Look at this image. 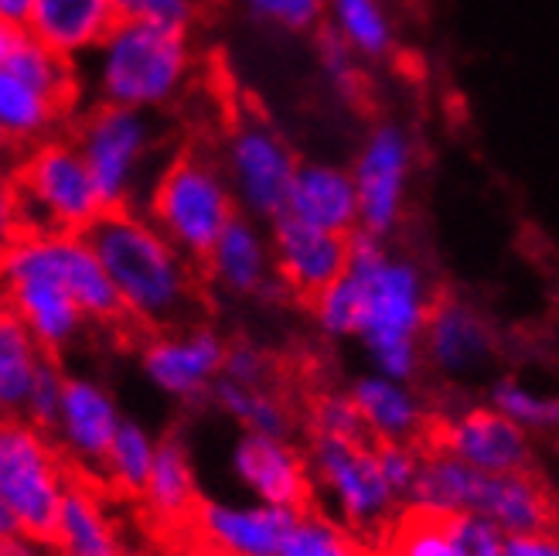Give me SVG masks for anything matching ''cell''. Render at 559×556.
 I'll return each mask as SVG.
<instances>
[{
  "label": "cell",
  "mask_w": 559,
  "mask_h": 556,
  "mask_svg": "<svg viewBox=\"0 0 559 556\" xmlns=\"http://www.w3.org/2000/svg\"><path fill=\"white\" fill-rule=\"evenodd\" d=\"M199 72L191 27L154 21H117L109 35L79 62L82 93L93 103L157 117L178 103Z\"/></svg>",
  "instance_id": "obj_1"
},
{
  "label": "cell",
  "mask_w": 559,
  "mask_h": 556,
  "mask_svg": "<svg viewBox=\"0 0 559 556\" xmlns=\"http://www.w3.org/2000/svg\"><path fill=\"white\" fill-rule=\"evenodd\" d=\"M123 318L151 328H171L199 297L194 263L167 242V236L136 209L106 212L86 233Z\"/></svg>",
  "instance_id": "obj_2"
},
{
  "label": "cell",
  "mask_w": 559,
  "mask_h": 556,
  "mask_svg": "<svg viewBox=\"0 0 559 556\" xmlns=\"http://www.w3.org/2000/svg\"><path fill=\"white\" fill-rule=\"evenodd\" d=\"M345 276L358 297V342L369 352L376 376L406 382L419 369V335L433 291L409 260H396L382 239L352 233Z\"/></svg>",
  "instance_id": "obj_3"
},
{
  "label": "cell",
  "mask_w": 559,
  "mask_h": 556,
  "mask_svg": "<svg viewBox=\"0 0 559 556\" xmlns=\"http://www.w3.org/2000/svg\"><path fill=\"white\" fill-rule=\"evenodd\" d=\"M144 215L194 263L205 260L239 209L218 161L202 151H185L151 178Z\"/></svg>",
  "instance_id": "obj_4"
},
{
  "label": "cell",
  "mask_w": 559,
  "mask_h": 556,
  "mask_svg": "<svg viewBox=\"0 0 559 556\" xmlns=\"http://www.w3.org/2000/svg\"><path fill=\"white\" fill-rule=\"evenodd\" d=\"M24 233L86 236L106 215L96 181L72 137H48L24 151L11 171Z\"/></svg>",
  "instance_id": "obj_5"
},
{
  "label": "cell",
  "mask_w": 559,
  "mask_h": 556,
  "mask_svg": "<svg viewBox=\"0 0 559 556\" xmlns=\"http://www.w3.org/2000/svg\"><path fill=\"white\" fill-rule=\"evenodd\" d=\"M69 488V461L51 434L24 416H0V498L17 533L48 543Z\"/></svg>",
  "instance_id": "obj_6"
},
{
  "label": "cell",
  "mask_w": 559,
  "mask_h": 556,
  "mask_svg": "<svg viewBox=\"0 0 559 556\" xmlns=\"http://www.w3.org/2000/svg\"><path fill=\"white\" fill-rule=\"evenodd\" d=\"M160 127L151 114L93 103L72 130V144L96 181L106 212L130 209L147 185Z\"/></svg>",
  "instance_id": "obj_7"
},
{
  "label": "cell",
  "mask_w": 559,
  "mask_h": 556,
  "mask_svg": "<svg viewBox=\"0 0 559 556\" xmlns=\"http://www.w3.org/2000/svg\"><path fill=\"white\" fill-rule=\"evenodd\" d=\"M314 492L324 495L331 519H338L361 543L385 540L389 525L396 522V492L385 485L376 464L372 440H321L311 437Z\"/></svg>",
  "instance_id": "obj_8"
},
{
  "label": "cell",
  "mask_w": 559,
  "mask_h": 556,
  "mask_svg": "<svg viewBox=\"0 0 559 556\" xmlns=\"http://www.w3.org/2000/svg\"><path fill=\"white\" fill-rule=\"evenodd\" d=\"M300 157L270 120L260 114H239L222 137L218 168L226 175L239 215L273 222L284 215L287 191Z\"/></svg>",
  "instance_id": "obj_9"
},
{
  "label": "cell",
  "mask_w": 559,
  "mask_h": 556,
  "mask_svg": "<svg viewBox=\"0 0 559 556\" xmlns=\"http://www.w3.org/2000/svg\"><path fill=\"white\" fill-rule=\"evenodd\" d=\"M41 273L59 284L86 315L90 324H114L123 318L117 291L93 253L86 236L72 233H17L0 249V276Z\"/></svg>",
  "instance_id": "obj_10"
},
{
  "label": "cell",
  "mask_w": 559,
  "mask_h": 556,
  "mask_svg": "<svg viewBox=\"0 0 559 556\" xmlns=\"http://www.w3.org/2000/svg\"><path fill=\"white\" fill-rule=\"evenodd\" d=\"M413 171V141L400 123H379L348 168L358 199V233L382 239L396 229Z\"/></svg>",
  "instance_id": "obj_11"
},
{
  "label": "cell",
  "mask_w": 559,
  "mask_h": 556,
  "mask_svg": "<svg viewBox=\"0 0 559 556\" xmlns=\"http://www.w3.org/2000/svg\"><path fill=\"white\" fill-rule=\"evenodd\" d=\"M226 348L229 342L209 324L167 328L140 352V372L160 397L194 403L212 397L215 382L222 379Z\"/></svg>",
  "instance_id": "obj_12"
},
{
  "label": "cell",
  "mask_w": 559,
  "mask_h": 556,
  "mask_svg": "<svg viewBox=\"0 0 559 556\" xmlns=\"http://www.w3.org/2000/svg\"><path fill=\"white\" fill-rule=\"evenodd\" d=\"M229 471L249 502L270 509L304 512L314 495L311 464L290 437L239 434L229 451Z\"/></svg>",
  "instance_id": "obj_13"
},
{
  "label": "cell",
  "mask_w": 559,
  "mask_h": 556,
  "mask_svg": "<svg viewBox=\"0 0 559 556\" xmlns=\"http://www.w3.org/2000/svg\"><path fill=\"white\" fill-rule=\"evenodd\" d=\"M127 421L117 397L93 376H66L62 400L48 427L55 448L82 471H99L109 443Z\"/></svg>",
  "instance_id": "obj_14"
},
{
  "label": "cell",
  "mask_w": 559,
  "mask_h": 556,
  "mask_svg": "<svg viewBox=\"0 0 559 556\" xmlns=\"http://www.w3.org/2000/svg\"><path fill=\"white\" fill-rule=\"evenodd\" d=\"M427 434H430L427 451L451 454L474 471H485V475H506V471L533 468V454H528V443L519 424L509 421L501 410H485V406L467 410L461 416H451V421L427 424Z\"/></svg>",
  "instance_id": "obj_15"
},
{
  "label": "cell",
  "mask_w": 559,
  "mask_h": 556,
  "mask_svg": "<svg viewBox=\"0 0 559 556\" xmlns=\"http://www.w3.org/2000/svg\"><path fill=\"white\" fill-rule=\"evenodd\" d=\"M270 249H273V270L290 294L297 297H318L348 270V239L334 236L304 222L280 215L270 222Z\"/></svg>",
  "instance_id": "obj_16"
},
{
  "label": "cell",
  "mask_w": 559,
  "mask_h": 556,
  "mask_svg": "<svg viewBox=\"0 0 559 556\" xmlns=\"http://www.w3.org/2000/svg\"><path fill=\"white\" fill-rule=\"evenodd\" d=\"M0 308L17 318V324L35 339V345L48 358L79 345L82 331L90 328L79 304L41 273L0 276Z\"/></svg>",
  "instance_id": "obj_17"
},
{
  "label": "cell",
  "mask_w": 559,
  "mask_h": 556,
  "mask_svg": "<svg viewBox=\"0 0 559 556\" xmlns=\"http://www.w3.org/2000/svg\"><path fill=\"white\" fill-rule=\"evenodd\" d=\"M290 519L294 512L242 498H209L191 516L199 540L215 556H276Z\"/></svg>",
  "instance_id": "obj_18"
},
{
  "label": "cell",
  "mask_w": 559,
  "mask_h": 556,
  "mask_svg": "<svg viewBox=\"0 0 559 556\" xmlns=\"http://www.w3.org/2000/svg\"><path fill=\"white\" fill-rule=\"evenodd\" d=\"M471 512L491 519L498 530L512 536H552L559 540V506L546 482L528 471H506V475H485L474 488Z\"/></svg>",
  "instance_id": "obj_19"
},
{
  "label": "cell",
  "mask_w": 559,
  "mask_h": 556,
  "mask_svg": "<svg viewBox=\"0 0 559 556\" xmlns=\"http://www.w3.org/2000/svg\"><path fill=\"white\" fill-rule=\"evenodd\" d=\"M117 21L114 0H32L24 35L79 66Z\"/></svg>",
  "instance_id": "obj_20"
},
{
  "label": "cell",
  "mask_w": 559,
  "mask_h": 556,
  "mask_svg": "<svg viewBox=\"0 0 559 556\" xmlns=\"http://www.w3.org/2000/svg\"><path fill=\"white\" fill-rule=\"evenodd\" d=\"M212 284L229 297H263L273 294V249L263 222L236 215L229 229L205 253Z\"/></svg>",
  "instance_id": "obj_21"
},
{
  "label": "cell",
  "mask_w": 559,
  "mask_h": 556,
  "mask_svg": "<svg viewBox=\"0 0 559 556\" xmlns=\"http://www.w3.org/2000/svg\"><path fill=\"white\" fill-rule=\"evenodd\" d=\"M284 215L334 236L358 233V199L348 168L331 161H300L287 191Z\"/></svg>",
  "instance_id": "obj_22"
},
{
  "label": "cell",
  "mask_w": 559,
  "mask_h": 556,
  "mask_svg": "<svg viewBox=\"0 0 559 556\" xmlns=\"http://www.w3.org/2000/svg\"><path fill=\"white\" fill-rule=\"evenodd\" d=\"M55 556H130L117 516L93 485L72 482L51 530Z\"/></svg>",
  "instance_id": "obj_23"
},
{
  "label": "cell",
  "mask_w": 559,
  "mask_h": 556,
  "mask_svg": "<svg viewBox=\"0 0 559 556\" xmlns=\"http://www.w3.org/2000/svg\"><path fill=\"white\" fill-rule=\"evenodd\" d=\"M348 397L358 406L361 427H366V437L372 443H413V448H419L430 421L403 382L372 372L355 379Z\"/></svg>",
  "instance_id": "obj_24"
},
{
  "label": "cell",
  "mask_w": 559,
  "mask_h": 556,
  "mask_svg": "<svg viewBox=\"0 0 559 556\" xmlns=\"http://www.w3.org/2000/svg\"><path fill=\"white\" fill-rule=\"evenodd\" d=\"M419 348L437 369L464 372L491 352V331L467 304L454 297H433L424 321V335H419Z\"/></svg>",
  "instance_id": "obj_25"
},
{
  "label": "cell",
  "mask_w": 559,
  "mask_h": 556,
  "mask_svg": "<svg viewBox=\"0 0 559 556\" xmlns=\"http://www.w3.org/2000/svg\"><path fill=\"white\" fill-rule=\"evenodd\" d=\"M144 506L147 519L157 522L160 530L191 522L194 509H199V478H194V464L178 437H160L154 468L144 482V492L136 495Z\"/></svg>",
  "instance_id": "obj_26"
},
{
  "label": "cell",
  "mask_w": 559,
  "mask_h": 556,
  "mask_svg": "<svg viewBox=\"0 0 559 556\" xmlns=\"http://www.w3.org/2000/svg\"><path fill=\"white\" fill-rule=\"evenodd\" d=\"M72 103L45 93L35 82H27L14 69L0 66V137L11 144L32 147L38 141H48L59 130V123L69 117Z\"/></svg>",
  "instance_id": "obj_27"
},
{
  "label": "cell",
  "mask_w": 559,
  "mask_h": 556,
  "mask_svg": "<svg viewBox=\"0 0 559 556\" xmlns=\"http://www.w3.org/2000/svg\"><path fill=\"white\" fill-rule=\"evenodd\" d=\"M324 27L358 62H385L396 51V24L385 0H328Z\"/></svg>",
  "instance_id": "obj_28"
},
{
  "label": "cell",
  "mask_w": 559,
  "mask_h": 556,
  "mask_svg": "<svg viewBox=\"0 0 559 556\" xmlns=\"http://www.w3.org/2000/svg\"><path fill=\"white\" fill-rule=\"evenodd\" d=\"M48 366V355L17 324L11 311L0 308V416H24L32 389Z\"/></svg>",
  "instance_id": "obj_29"
},
{
  "label": "cell",
  "mask_w": 559,
  "mask_h": 556,
  "mask_svg": "<svg viewBox=\"0 0 559 556\" xmlns=\"http://www.w3.org/2000/svg\"><path fill=\"white\" fill-rule=\"evenodd\" d=\"M212 400L233 424L242 427V434L290 437V410L284 397L273 393L270 386H233L218 379L212 389Z\"/></svg>",
  "instance_id": "obj_30"
},
{
  "label": "cell",
  "mask_w": 559,
  "mask_h": 556,
  "mask_svg": "<svg viewBox=\"0 0 559 556\" xmlns=\"http://www.w3.org/2000/svg\"><path fill=\"white\" fill-rule=\"evenodd\" d=\"M157 440L160 437H154L140 421H123L96 475H103V482L114 492L136 498L140 492H144V482L154 468Z\"/></svg>",
  "instance_id": "obj_31"
},
{
  "label": "cell",
  "mask_w": 559,
  "mask_h": 556,
  "mask_svg": "<svg viewBox=\"0 0 559 556\" xmlns=\"http://www.w3.org/2000/svg\"><path fill=\"white\" fill-rule=\"evenodd\" d=\"M276 556H369L366 543L324 512H294Z\"/></svg>",
  "instance_id": "obj_32"
},
{
  "label": "cell",
  "mask_w": 559,
  "mask_h": 556,
  "mask_svg": "<svg viewBox=\"0 0 559 556\" xmlns=\"http://www.w3.org/2000/svg\"><path fill=\"white\" fill-rule=\"evenodd\" d=\"M389 556H454L451 516H437L424 509H406L385 533Z\"/></svg>",
  "instance_id": "obj_33"
},
{
  "label": "cell",
  "mask_w": 559,
  "mask_h": 556,
  "mask_svg": "<svg viewBox=\"0 0 559 556\" xmlns=\"http://www.w3.org/2000/svg\"><path fill=\"white\" fill-rule=\"evenodd\" d=\"M236 11L276 35H318L328 17V0H233Z\"/></svg>",
  "instance_id": "obj_34"
},
{
  "label": "cell",
  "mask_w": 559,
  "mask_h": 556,
  "mask_svg": "<svg viewBox=\"0 0 559 556\" xmlns=\"http://www.w3.org/2000/svg\"><path fill=\"white\" fill-rule=\"evenodd\" d=\"M311 318L324 339H355L358 335V297L348 276H338L331 287L311 297Z\"/></svg>",
  "instance_id": "obj_35"
},
{
  "label": "cell",
  "mask_w": 559,
  "mask_h": 556,
  "mask_svg": "<svg viewBox=\"0 0 559 556\" xmlns=\"http://www.w3.org/2000/svg\"><path fill=\"white\" fill-rule=\"evenodd\" d=\"M307 424H311V437H321V440H369L352 397L334 393V389L314 397Z\"/></svg>",
  "instance_id": "obj_36"
},
{
  "label": "cell",
  "mask_w": 559,
  "mask_h": 556,
  "mask_svg": "<svg viewBox=\"0 0 559 556\" xmlns=\"http://www.w3.org/2000/svg\"><path fill=\"white\" fill-rule=\"evenodd\" d=\"M318 38V62H321V72L324 79L331 82V90L345 96V99H358L361 96V86H366V75H361V62L355 55L334 38L328 27L314 35Z\"/></svg>",
  "instance_id": "obj_37"
},
{
  "label": "cell",
  "mask_w": 559,
  "mask_h": 556,
  "mask_svg": "<svg viewBox=\"0 0 559 556\" xmlns=\"http://www.w3.org/2000/svg\"><path fill=\"white\" fill-rule=\"evenodd\" d=\"M209 0H114L120 21H154V24H178L191 27L202 17Z\"/></svg>",
  "instance_id": "obj_38"
},
{
  "label": "cell",
  "mask_w": 559,
  "mask_h": 556,
  "mask_svg": "<svg viewBox=\"0 0 559 556\" xmlns=\"http://www.w3.org/2000/svg\"><path fill=\"white\" fill-rule=\"evenodd\" d=\"M451 543L454 556H501L506 533L478 512H457L451 516Z\"/></svg>",
  "instance_id": "obj_39"
},
{
  "label": "cell",
  "mask_w": 559,
  "mask_h": 556,
  "mask_svg": "<svg viewBox=\"0 0 559 556\" xmlns=\"http://www.w3.org/2000/svg\"><path fill=\"white\" fill-rule=\"evenodd\" d=\"M495 403L501 413L509 416V421H528V424H543V427L559 424V403L556 400H533L528 393H522L512 379L495 386Z\"/></svg>",
  "instance_id": "obj_40"
},
{
  "label": "cell",
  "mask_w": 559,
  "mask_h": 556,
  "mask_svg": "<svg viewBox=\"0 0 559 556\" xmlns=\"http://www.w3.org/2000/svg\"><path fill=\"white\" fill-rule=\"evenodd\" d=\"M376 451V464L382 471L385 485L396 492V498H403L416 478V468H419V448H413V443H372Z\"/></svg>",
  "instance_id": "obj_41"
},
{
  "label": "cell",
  "mask_w": 559,
  "mask_h": 556,
  "mask_svg": "<svg viewBox=\"0 0 559 556\" xmlns=\"http://www.w3.org/2000/svg\"><path fill=\"white\" fill-rule=\"evenodd\" d=\"M270 379V358L249 342H236L226 348V363H222V382L233 386H266Z\"/></svg>",
  "instance_id": "obj_42"
},
{
  "label": "cell",
  "mask_w": 559,
  "mask_h": 556,
  "mask_svg": "<svg viewBox=\"0 0 559 556\" xmlns=\"http://www.w3.org/2000/svg\"><path fill=\"white\" fill-rule=\"evenodd\" d=\"M62 386H66V372L48 358V366L41 369V376L32 389V400H27L24 421H32L48 430L55 421V410H59V400H62Z\"/></svg>",
  "instance_id": "obj_43"
},
{
  "label": "cell",
  "mask_w": 559,
  "mask_h": 556,
  "mask_svg": "<svg viewBox=\"0 0 559 556\" xmlns=\"http://www.w3.org/2000/svg\"><path fill=\"white\" fill-rule=\"evenodd\" d=\"M21 233V212H17V191L8 168H0V249H4Z\"/></svg>",
  "instance_id": "obj_44"
},
{
  "label": "cell",
  "mask_w": 559,
  "mask_h": 556,
  "mask_svg": "<svg viewBox=\"0 0 559 556\" xmlns=\"http://www.w3.org/2000/svg\"><path fill=\"white\" fill-rule=\"evenodd\" d=\"M501 556H559V540H552V536H509Z\"/></svg>",
  "instance_id": "obj_45"
},
{
  "label": "cell",
  "mask_w": 559,
  "mask_h": 556,
  "mask_svg": "<svg viewBox=\"0 0 559 556\" xmlns=\"http://www.w3.org/2000/svg\"><path fill=\"white\" fill-rule=\"evenodd\" d=\"M0 556H55V549L45 540H35L27 533H11L0 540Z\"/></svg>",
  "instance_id": "obj_46"
},
{
  "label": "cell",
  "mask_w": 559,
  "mask_h": 556,
  "mask_svg": "<svg viewBox=\"0 0 559 556\" xmlns=\"http://www.w3.org/2000/svg\"><path fill=\"white\" fill-rule=\"evenodd\" d=\"M27 11H32V0H0V21L11 27H24Z\"/></svg>",
  "instance_id": "obj_47"
},
{
  "label": "cell",
  "mask_w": 559,
  "mask_h": 556,
  "mask_svg": "<svg viewBox=\"0 0 559 556\" xmlns=\"http://www.w3.org/2000/svg\"><path fill=\"white\" fill-rule=\"evenodd\" d=\"M21 35H24V27H11V24L0 21V66H4V62H8V55L17 48Z\"/></svg>",
  "instance_id": "obj_48"
},
{
  "label": "cell",
  "mask_w": 559,
  "mask_h": 556,
  "mask_svg": "<svg viewBox=\"0 0 559 556\" xmlns=\"http://www.w3.org/2000/svg\"><path fill=\"white\" fill-rule=\"evenodd\" d=\"M11 533H17V525H14V519H11V512L4 506V498H0V540L11 536Z\"/></svg>",
  "instance_id": "obj_49"
},
{
  "label": "cell",
  "mask_w": 559,
  "mask_h": 556,
  "mask_svg": "<svg viewBox=\"0 0 559 556\" xmlns=\"http://www.w3.org/2000/svg\"><path fill=\"white\" fill-rule=\"evenodd\" d=\"M8 151V141H4V137H0V154H4Z\"/></svg>",
  "instance_id": "obj_50"
}]
</instances>
